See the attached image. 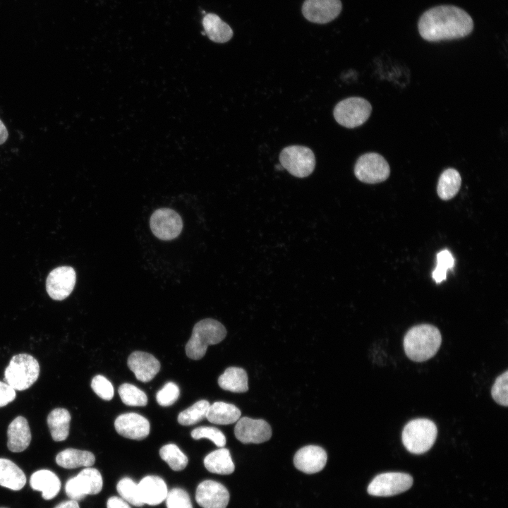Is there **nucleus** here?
<instances>
[{"instance_id":"cd10ccee","label":"nucleus","mask_w":508,"mask_h":508,"mask_svg":"<svg viewBox=\"0 0 508 508\" xmlns=\"http://www.w3.org/2000/svg\"><path fill=\"white\" fill-rule=\"evenodd\" d=\"M219 386L226 391L242 393L248 391V375L241 368L229 367L218 379Z\"/></svg>"},{"instance_id":"ddd939ff","label":"nucleus","mask_w":508,"mask_h":508,"mask_svg":"<svg viewBox=\"0 0 508 508\" xmlns=\"http://www.w3.org/2000/svg\"><path fill=\"white\" fill-rule=\"evenodd\" d=\"M234 434L236 439L243 444H259L270 439L272 429L263 419L243 417L236 422Z\"/></svg>"},{"instance_id":"6ab92c4d","label":"nucleus","mask_w":508,"mask_h":508,"mask_svg":"<svg viewBox=\"0 0 508 508\" xmlns=\"http://www.w3.org/2000/svg\"><path fill=\"white\" fill-rule=\"evenodd\" d=\"M138 485L144 504L155 506L165 500L168 489L162 478L157 476H147Z\"/></svg>"},{"instance_id":"f257e3e1","label":"nucleus","mask_w":508,"mask_h":508,"mask_svg":"<svg viewBox=\"0 0 508 508\" xmlns=\"http://www.w3.org/2000/svg\"><path fill=\"white\" fill-rule=\"evenodd\" d=\"M473 20L464 9L453 5H441L425 11L418 22L421 37L428 42L465 37L473 30Z\"/></svg>"},{"instance_id":"dca6fc26","label":"nucleus","mask_w":508,"mask_h":508,"mask_svg":"<svg viewBox=\"0 0 508 508\" xmlns=\"http://www.w3.org/2000/svg\"><path fill=\"white\" fill-rule=\"evenodd\" d=\"M116 432L132 440H143L150 433V423L144 416L136 413H126L119 416L114 422Z\"/></svg>"},{"instance_id":"f3484780","label":"nucleus","mask_w":508,"mask_h":508,"mask_svg":"<svg viewBox=\"0 0 508 508\" xmlns=\"http://www.w3.org/2000/svg\"><path fill=\"white\" fill-rule=\"evenodd\" d=\"M327 455L325 450L316 445H308L296 452L294 457L295 467L306 473L320 471L326 465Z\"/></svg>"},{"instance_id":"2f4dec72","label":"nucleus","mask_w":508,"mask_h":508,"mask_svg":"<svg viewBox=\"0 0 508 508\" xmlns=\"http://www.w3.org/2000/svg\"><path fill=\"white\" fill-rule=\"evenodd\" d=\"M118 392L121 401L127 406H145L147 404L146 394L132 384H122L119 387Z\"/></svg>"},{"instance_id":"58836bf2","label":"nucleus","mask_w":508,"mask_h":508,"mask_svg":"<svg viewBox=\"0 0 508 508\" xmlns=\"http://www.w3.org/2000/svg\"><path fill=\"white\" fill-rule=\"evenodd\" d=\"M91 387L95 393L104 400L109 401L114 397V387L111 382L103 375L95 376L91 382Z\"/></svg>"},{"instance_id":"a211bd4d","label":"nucleus","mask_w":508,"mask_h":508,"mask_svg":"<svg viewBox=\"0 0 508 508\" xmlns=\"http://www.w3.org/2000/svg\"><path fill=\"white\" fill-rule=\"evenodd\" d=\"M128 367L139 381L152 380L160 370L159 361L152 354L143 351H134L128 358Z\"/></svg>"},{"instance_id":"e433bc0d","label":"nucleus","mask_w":508,"mask_h":508,"mask_svg":"<svg viewBox=\"0 0 508 508\" xmlns=\"http://www.w3.org/2000/svg\"><path fill=\"white\" fill-rule=\"evenodd\" d=\"M165 500L167 508H193L189 495L179 488L168 491Z\"/></svg>"},{"instance_id":"5701e85b","label":"nucleus","mask_w":508,"mask_h":508,"mask_svg":"<svg viewBox=\"0 0 508 508\" xmlns=\"http://www.w3.org/2000/svg\"><path fill=\"white\" fill-rule=\"evenodd\" d=\"M25 483V475L16 464L9 459L0 458V485L19 490Z\"/></svg>"},{"instance_id":"7c9ffc66","label":"nucleus","mask_w":508,"mask_h":508,"mask_svg":"<svg viewBox=\"0 0 508 508\" xmlns=\"http://www.w3.org/2000/svg\"><path fill=\"white\" fill-rule=\"evenodd\" d=\"M207 400H200L189 408L179 413L178 422L182 425H194L206 418L210 406Z\"/></svg>"},{"instance_id":"0eeeda50","label":"nucleus","mask_w":508,"mask_h":508,"mask_svg":"<svg viewBox=\"0 0 508 508\" xmlns=\"http://www.w3.org/2000/svg\"><path fill=\"white\" fill-rule=\"evenodd\" d=\"M279 162L283 169L298 178L309 176L315 167L314 153L310 148L301 145L284 147L279 155Z\"/></svg>"},{"instance_id":"4c0bfd02","label":"nucleus","mask_w":508,"mask_h":508,"mask_svg":"<svg viewBox=\"0 0 508 508\" xmlns=\"http://www.w3.org/2000/svg\"><path fill=\"white\" fill-rule=\"evenodd\" d=\"M180 395L179 387L172 382L166 383L156 394L157 403L162 406L174 404Z\"/></svg>"},{"instance_id":"9d476101","label":"nucleus","mask_w":508,"mask_h":508,"mask_svg":"<svg viewBox=\"0 0 508 508\" xmlns=\"http://www.w3.org/2000/svg\"><path fill=\"white\" fill-rule=\"evenodd\" d=\"M413 484V478L408 473L387 472L376 476L368 487L370 495L387 497L404 492Z\"/></svg>"},{"instance_id":"37998d69","label":"nucleus","mask_w":508,"mask_h":508,"mask_svg":"<svg viewBox=\"0 0 508 508\" xmlns=\"http://www.w3.org/2000/svg\"><path fill=\"white\" fill-rule=\"evenodd\" d=\"M8 135V131L4 123L0 119V145L4 143L6 141Z\"/></svg>"},{"instance_id":"39448f33","label":"nucleus","mask_w":508,"mask_h":508,"mask_svg":"<svg viewBox=\"0 0 508 508\" xmlns=\"http://www.w3.org/2000/svg\"><path fill=\"white\" fill-rule=\"evenodd\" d=\"M40 371L39 363L32 356L17 354L12 357L5 369L4 380L15 390H25L36 382Z\"/></svg>"},{"instance_id":"7ed1b4c3","label":"nucleus","mask_w":508,"mask_h":508,"mask_svg":"<svg viewBox=\"0 0 508 508\" xmlns=\"http://www.w3.org/2000/svg\"><path fill=\"white\" fill-rule=\"evenodd\" d=\"M226 335V328L220 322L212 318L202 320L193 327L186 353L191 359L199 360L205 356L208 346L219 343Z\"/></svg>"},{"instance_id":"bb28decb","label":"nucleus","mask_w":508,"mask_h":508,"mask_svg":"<svg viewBox=\"0 0 508 508\" xmlns=\"http://www.w3.org/2000/svg\"><path fill=\"white\" fill-rule=\"evenodd\" d=\"M205 467L211 473L227 475L235 469L229 450L221 447L208 454L204 459Z\"/></svg>"},{"instance_id":"c756f323","label":"nucleus","mask_w":508,"mask_h":508,"mask_svg":"<svg viewBox=\"0 0 508 508\" xmlns=\"http://www.w3.org/2000/svg\"><path fill=\"white\" fill-rule=\"evenodd\" d=\"M159 456L169 467L176 471L184 469L188 464V457L174 444L164 445L159 449Z\"/></svg>"},{"instance_id":"6e6552de","label":"nucleus","mask_w":508,"mask_h":508,"mask_svg":"<svg viewBox=\"0 0 508 508\" xmlns=\"http://www.w3.org/2000/svg\"><path fill=\"white\" fill-rule=\"evenodd\" d=\"M354 174L360 181L374 184L385 181L389 176L390 168L382 155L369 152L361 155L357 159Z\"/></svg>"},{"instance_id":"1a4fd4ad","label":"nucleus","mask_w":508,"mask_h":508,"mask_svg":"<svg viewBox=\"0 0 508 508\" xmlns=\"http://www.w3.org/2000/svg\"><path fill=\"white\" fill-rule=\"evenodd\" d=\"M102 477L94 468L86 467L76 476L68 480L66 493L71 500H81L87 495L98 494L102 489Z\"/></svg>"},{"instance_id":"f03ea898","label":"nucleus","mask_w":508,"mask_h":508,"mask_svg":"<svg viewBox=\"0 0 508 508\" xmlns=\"http://www.w3.org/2000/svg\"><path fill=\"white\" fill-rule=\"evenodd\" d=\"M442 343L440 330L430 324H421L406 333L403 346L406 356L415 362H423L433 357Z\"/></svg>"},{"instance_id":"473e14b6","label":"nucleus","mask_w":508,"mask_h":508,"mask_svg":"<svg viewBox=\"0 0 508 508\" xmlns=\"http://www.w3.org/2000/svg\"><path fill=\"white\" fill-rule=\"evenodd\" d=\"M116 490L121 498L128 503L135 507H142L144 504L138 485L131 478L125 477L121 479L117 483Z\"/></svg>"},{"instance_id":"a19ab883","label":"nucleus","mask_w":508,"mask_h":508,"mask_svg":"<svg viewBox=\"0 0 508 508\" xmlns=\"http://www.w3.org/2000/svg\"><path fill=\"white\" fill-rule=\"evenodd\" d=\"M107 508H131L128 503L121 497L113 496L108 499Z\"/></svg>"},{"instance_id":"72a5a7b5","label":"nucleus","mask_w":508,"mask_h":508,"mask_svg":"<svg viewBox=\"0 0 508 508\" xmlns=\"http://www.w3.org/2000/svg\"><path fill=\"white\" fill-rule=\"evenodd\" d=\"M454 265V259L452 253L447 249L437 254V265L432 273V277L436 283H440L447 277V270L452 269Z\"/></svg>"},{"instance_id":"f704fd0d","label":"nucleus","mask_w":508,"mask_h":508,"mask_svg":"<svg viewBox=\"0 0 508 508\" xmlns=\"http://www.w3.org/2000/svg\"><path fill=\"white\" fill-rule=\"evenodd\" d=\"M191 437L194 440L207 438L219 447H223L226 443V437L224 433L214 427H198L192 430Z\"/></svg>"},{"instance_id":"9b49d317","label":"nucleus","mask_w":508,"mask_h":508,"mask_svg":"<svg viewBox=\"0 0 508 508\" xmlns=\"http://www.w3.org/2000/svg\"><path fill=\"white\" fill-rule=\"evenodd\" d=\"M150 226L152 234L159 239L169 241L181 234L183 222L180 215L174 210L159 208L151 215Z\"/></svg>"},{"instance_id":"b1692460","label":"nucleus","mask_w":508,"mask_h":508,"mask_svg":"<svg viewBox=\"0 0 508 508\" xmlns=\"http://www.w3.org/2000/svg\"><path fill=\"white\" fill-rule=\"evenodd\" d=\"M56 464L65 468L90 467L95 461V455L89 452L73 448L60 452L56 457Z\"/></svg>"},{"instance_id":"c85d7f7f","label":"nucleus","mask_w":508,"mask_h":508,"mask_svg":"<svg viewBox=\"0 0 508 508\" xmlns=\"http://www.w3.org/2000/svg\"><path fill=\"white\" fill-rule=\"evenodd\" d=\"M461 184V178L459 173L454 169H447L439 178L437 186V195L442 200H450L458 193Z\"/></svg>"},{"instance_id":"2eb2a0df","label":"nucleus","mask_w":508,"mask_h":508,"mask_svg":"<svg viewBox=\"0 0 508 508\" xmlns=\"http://www.w3.org/2000/svg\"><path fill=\"white\" fill-rule=\"evenodd\" d=\"M195 500L202 508H226L229 501V493L222 484L206 480L198 485Z\"/></svg>"},{"instance_id":"4be33fe9","label":"nucleus","mask_w":508,"mask_h":508,"mask_svg":"<svg viewBox=\"0 0 508 508\" xmlns=\"http://www.w3.org/2000/svg\"><path fill=\"white\" fill-rule=\"evenodd\" d=\"M240 409L234 404L223 401H216L210 405L206 418L212 423L229 425L238 421L241 418Z\"/></svg>"},{"instance_id":"c9c22d12","label":"nucleus","mask_w":508,"mask_h":508,"mask_svg":"<svg viewBox=\"0 0 508 508\" xmlns=\"http://www.w3.org/2000/svg\"><path fill=\"white\" fill-rule=\"evenodd\" d=\"M491 395L496 403L507 407L508 406V371L500 375L491 388Z\"/></svg>"},{"instance_id":"4468645a","label":"nucleus","mask_w":508,"mask_h":508,"mask_svg":"<svg viewBox=\"0 0 508 508\" xmlns=\"http://www.w3.org/2000/svg\"><path fill=\"white\" fill-rule=\"evenodd\" d=\"M341 9L340 0H305L302 13L310 22L325 24L335 19Z\"/></svg>"},{"instance_id":"a878e982","label":"nucleus","mask_w":508,"mask_h":508,"mask_svg":"<svg viewBox=\"0 0 508 508\" xmlns=\"http://www.w3.org/2000/svg\"><path fill=\"white\" fill-rule=\"evenodd\" d=\"M47 421L54 441H64L68 437L71 421V415L68 410L64 408L54 409L49 413Z\"/></svg>"},{"instance_id":"393cba45","label":"nucleus","mask_w":508,"mask_h":508,"mask_svg":"<svg viewBox=\"0 0 508 508\" xmlns=\"http://www.w3.org/2000/svg\"><path fill=\"white\" fill-rule=\"evenodd\" d=\"M202 25L210 40L214 42H226L233 36L231 27L216 14H206L202 18Z\"/></svg>"},{"instance_id":"20e7f679","label":"nucleus","mask_w":508,"mask_h":508,"mask_svg":"<svg viewBox=\"0 0 508 508\" xmlns=\"http://www.w3.org/2000/svg\"><path fill=\"white\" fill-rule=\"evenodd\" d=\"M437 435V428L433 421L428 418H416L404 427L401 440L409 452L421 454L432 447Z\"/></svg>"},{"instance_id":"ea45409f","label":"nucleus","mask_w":508,"mask_h":508,"mask_svg":"<svg viewBox=\"0 0 508 508\" xmlns=\"http://www.w3.org/2000/svg\"><path fill=\"white\" fill-rule=\"evenodd\" d=\"M16 390L6 382L0 381V407L11 403L16 398Z\"/></svg>"},{"instance_id":"412c9836","label":"nucleus","mask_w":508,"mask_h":508,"mask_svg":"<svg viewBox=\"0 0 508 508\" xmlns=\"http://www.w3.org/2000/svg\"><path fill=\"white\" fill-rule=\"evenodd\" d=\"M30 484L32 489L41 491L44 500L54 498L61 489L58 476L49 470H39L30 477Z\"/></svg>"},{"instance_id":"aec40b11","label":"nucleus","mask_w":508,"mask_h":508,"mask_svg":"<svg viewBox=\"0 0 508 508\" xmlns=\"http://www.w3.org/2000/svg\"><path fill=\"white\" fill-rule=\"evenodd\" d=\"M7 446L13 452H20L29 446L31 433L28 421L23 416L16 417L7 430Z\"/></svg>"},{"instance_id":"79ce46f5","label":"nucleus","mask_w":508,"mask_h":508,"mask_svg":"<svg viewBox=\"0 0 508 508\" xmlns=\"http://www.w3.org/2000/svg\"><path fill=\"white\" fill-rule=\"evenodd\" d=\"M54 508H80L78 501L70 500L62 502Z\"/></svg>"},{"instance_id":"423d86ee","label":"nucleus","mask_w":508,"mask_h":508,"mask_svg":"<svg viewBox=\"0 0 508 508\" xmlns=\"http://www.w3.org/2000/svg\"><path fill=\"white\" fill-rule=\"evenodd\" d=\"M371 111L372 106L368 100L351 97L337 103L333 114L339 124L353 128L363 124L368 119Z\"/></svg>"},{"instance_id":"f8f14e48","label":"nucleus","mask_w":508,"mask_h":508,"mask_svg":"<svg viewBox=\"0 0 508 508\" xmlns=\"http://www.w3.org/2000/svg\"><path fill=\"white\" fill-rule=\"evenodd\" d=\"M75 281L76 274L72 267H58L48 274L46 289L52 299L61 301L67 298L72 292Z\"/></svg>"}]
</instances>
